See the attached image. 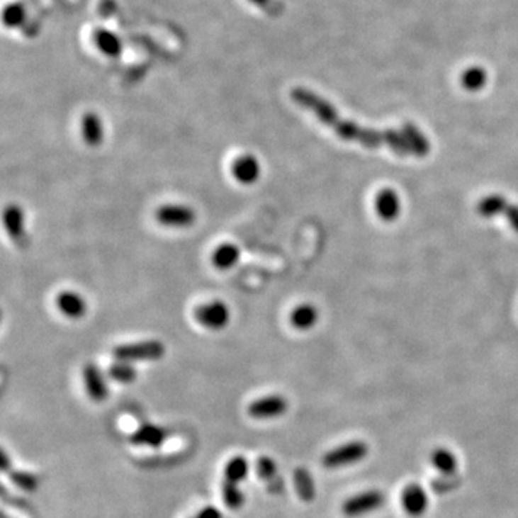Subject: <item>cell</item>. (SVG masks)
I'll use <instances>...</instances> for the list:
<instances>
[{"instance_id": "28", "label": "cell", "mask_w": 518, "mask_h": 518, "mask_svg": "<svg viewBox=\"0 0 518 518\" xmlns=\"http://www.w3.org/2000/svg\"><path fill=\"white\" fill-rule=\"evenodd\" d=\"M461 82L463 85V88L469 89V91H478L481 89L485 82H487V74L483 68H469L468 71H465L461 77Z\"/></svg>"}, {"instance_id": "13", "label": "cell", "mask_w": 518, "mask_h": 518, "mask_svg": "<svg viewBox=\"0 0 518 518\" xmlns=\"http://www.w3.org/2000/svg\"><path fill=\"white\" fill-rule=\"evenodd\" d=\"M232 174L242 184H252L261 176V164L252 154H244L232 164Z\"/></svg>"}, {"instance_id": "12", "label": "cell", "mask_w": 518, "mask_h": 518, "mask_svg": "<svg viewBox=\"0 0 518 518\" xmlns=\"http://www.w3.org/2000/svg\"><path fill=\"white\" fill-rule=\"evenodd\" d=\"M4 223L12 241L25 248L28 245V233L25 227V213L18 205H9L4 213Z\"/></svg>"}, {"instance_id": "5", "label": "cell", "mask_w": 518, "mask_h": 518, "mask_svg": "<svg viewBox=\"0 0 518 518\" xmlns=\"http://www.w3.org/2000/svg\"><path fill=\"white\" fill-rule=\"evenodd\" d=\"M248 415L257 420L276 419L288 410V402L281 395H269L249 403Z\"/></svg>"}, {"instance_id": "31", "label": "cell", "mask_w": 518, "mask_h": 518, "mask_svg": "<svg viewBox=\"0 0 518 518\" xmlns=\"http://www.w3.org/2000/svg\"><path fill=\"white\" fill-rule=\"evenodd\" d=\"M504 216L507 218V220L511 225V227L514 229V232L518 233V206L509 203L505 213H504Z\"/></svg>"}, {"instance_id": "20", "label": "cell", "mask_w": 518, "mask_h": 518, "mask_svg": "<svg viewBox=\"0 0 518 518\" xmlns=\"http://www.w3.org/2000/svg\"><path fill=\"white\" fill-rule=\"evenodd\" d=\"M431 463L445 477H452L458 471V459L448 448H437L431 454Z\"/></svg>"}, {"instance_id": "25", "label": "cell", "mask_w": 518, "mask_h": 518, "mask_svg": "<svg viewBox=\"0 0 518 518\" xmlns=\"http://www.w3.org/2000/svg\"><path fill=\"white\" fill-rule=\"evenodd\" d=\"M220 491H222L223 502L229 509L238 511L245 504V494L241 490L240 484H233V483L223 480L222 485H220Z\"/></svg>"}, {"instance_id": "27", "label": "cell", "mask_w": 518, "mask_h": 518, "mask_svg": "<svg viewBox=\"0 0 518 518\" xmlns=\"http://www.w3.org/2000/svg\"><path fill=\"white\" fill-rule=\"evenodd\" d=\"M11 481L13 485H16L19 490L25 491V492H33L38 490L39 487V480L35 474L28 473V471H21V469H11L8 473Z\"/></svg>"}, {"instance_id": "26", "label": "cell", "mask_w": 518, "mask_h": 518, "mask_svg": "<svg viewBox=\"0 0 518 518\" xmlns=\"http://www.w3.org/2000/svg\"><path fill=\"white\" fill-rule=\"evenodd\" d=\"M110 378L121 385H131L137 379V370L131 366V363L116 361L108 368Z\"/></svg>"}, {"instance_id": "6", "label": "cell", "mask_w": 518, "mask_h": 518, "mask_svg": "<svg viewBox=\"0 0 518 518\" xmlns=\"http://www.w3.org/2000/svg\"><path fill=\"white\" fill-rule=\"evenodd\" d=\"M195 317L198 322L208 330H222L227 325L230 318V311L227 305L222 301H212L203 304L195 310Z\"/></svg>"}, {"instance_id": "19", "label": "cell", "mask_w": 518, "mask_h": 518, "mask_svg": "<svg viewBox=\"0 0 518 518\" xmlns=\"http://www.w3.org/2000/svg\"><path fill=\"white\" fill-rule=\"evenodd\" d=\"M249 474V462L245 456L237 455L230 458L223 469V480L233 483V484H241L247 480Z\"/></svg>"}, {"instance_id": "11", "label": "cell", "mask_w": 518, "mask_h": 518, "mask_svg": "<svg viewBox=\"0 0 518 518\" xmlns=\"http://www.w3.org/2000/svg\"><path fill=\"white\" fill-rule=\"evenodd\" d=\"M257 474L266 484V488L271 494L279 495L284 492V480L279 475L278 465L271 456L262 455L257 459Z\"/></svg>"}, {"instance_id": "1", "label": "cell", "mask_w": 518, "mask_h": 518, "mask_svg": "<svg viewBox=\"0 0 518 518\" xmlns=\"http://www.w3.org/2000/svg\"><path fill=\"white\" fill-rule=\"evenodd\" d=\"M291 100L301 108L310 111L315 116L318 121L332 128L342 140L354 141L368 149H378L382 146H388L398 156H409L412 154L410 146L407 145L406 138L402 133L395 130H373L364 128L353 121L344 120L340 117L336 107L328 103L325 98L320 97L314 91H310L303 86H295L291 91Z\"/></svg>"}, {"instance_id": "23", "label": "cell", "mask_w": 518, "mask_h": 518, "mask_svg": "<svg viewBox=\"0 0 518 518\" xmlns=\"http://www.w3.org/2000/svg\"><path fill=\"white\" fill-rule=\"evenodd\" d=\"M318 320V311L311 304L298 305L291 314V324L298 330H310Z\"/></svg>"}, {"instance_id": "2", "label": "cell", "mask_w": 518, "mask_h": 518, "mask_svg": "<svg viewBox=\"0 0 518 518\" xmlns=\"http://www.w3.org/2000/svg\"><path fill=\"white\" fill-rule=\"evenodd\" d=\"M370 452V448L363 441H351L327 451L321 456V465L327 469H339L361 462Z\"/></svg>"}, {"instance_id": "30", "label": "cell", "mask_w": 518, "mask_h": 518, "mask_svg": "<svg viewBox=\"0 0 518 518\" xmlns=\"http://www.w3.org/2000/svg\"><path fill=\"white\" fill-rule=\"evenodd\" d=\"M251 2L271 15H278L282 9V6L276 2V0H251Z\"/></svg>"}, {"instance_id": "33", "label": "cell", "mask_w": 518, "mask_h": 518, "mask_svg": "<svg viewBox=\"0 0 518 518\" xmlns=\"http://www.w3.org/2000/svg\"><path fill=\"white\" fill-rule=\"evenodd\" d=\"M0 466H2V471H4L5 474H8L9 471L13 468V466H12V461L9 459L8 452H6L5 449L2 451V461H0Z\"/></svg>"}, {"instance_id": "15", "label": "cell", "mask_w": 518, "mask_h": 518, "mask_svg": "<svg viewBox=\"0 0 518 518\" xmlns=\"http://www.w3.org/2000/svg\"><path fill=\"white\" fill-rule=\"evenodd\" d=\"M374 206L378 215L386 222H393L400 213V201L398 198V193L392 189H385L379 192L378 196H376Z\"/></svg>"}, {"instance_id": "17", "label": "cell", "mask_w": 518, "mask_h": 518, "mask_svg": "<svg viewBox=\"0 0 518 518\" xmlns=\"http://www.w3.org/2000/svg\"><path fill=\"white\" fill-rule=\"evenodd\" d=\"M82 137L91 147H98L104 141V128L96 113H86L82 118Z\"/></svg>"}, {"instance_id": "10", "label": "cell", "mask_w": 518, "mask_h": 518, "mask_svg": "<svg viewBox=\"0 0 518 518\" xmlns=\"http://www.w3.org/2000/svg\"><path fill=\"white\" fill-rule=\"evenodd\" d=\"M169 439V431L154 423H145L138 427L130 437V444L134 446L160 448Z\"/></svg>"}, {"instance_id": "14", "label": "cell", "mask_w": 518, "mask_h": 518, "mask_svg": "<svg viewBox=\"0 0 518 518\" xmlns=\"http://www.w3.org/2000/svg\"><path fill=\"white\" fill-rule=\"evenodd\" d=\"M57 307L60 311L71 318V320H79L86 314V303L82 295L74 291H64L57 297Z\"/></svg>"}, {"instance_id": "3", "label": "cell", "mask_w": 518, "mask_h": 518, "mask_svg": "<svg viewBox=\"0 0 518 518\" xmlns=\"http://www.w3.org/2000/svg\"><path fill=\"white\" fill-rule=\"evenodd\" d=\"M166 353V347L159 340H145L138 343L121 344L113 350V357L117 361L135 363V361H157L162 360Z\"/></svg>"}, {"instance_id": "9", "label": "cell", "mask_w": 518, "mask_h": 518, "mask_svg": "<svg viewBox=\"0 0 518 518\" xmlns=\"http://www.w3.org/2000/svg\"><path fill=\"white\" fill-rule=\"evenodd\" d=\"M82 376H84L85 390H86V395L89 396V399L97 403L104 402L108 398L110 390H108L107 381L103 376L101 370L96 364L88 363L84 367Z\"/></svg>"}, {"instance_id": "21", "label": "cell", "mask_w": 518, "mask_h": 518, "mask_svg": "<svg viewBox=\"0 0 518 518\" xmlns=\"http://www.w3.org/2000/svg\"><path fill=\"white\" fill-rule=\"evenodd\" d=\"M241 258V251L237 245L233 244H223L218 247L212 255V262L218 269H230L237 265Z\"/></svg>"}, {"instance_id": "24", "label": "cell", "mask_w": 518, "mask_h": 518, "mask_svg": "<svg viewBox=\"0 0 518 518\" xmlns=\"http://www.w3.org/2000/svg\"><path fill=\"white\" fill-rule=\"evenodd\" d=\"M509 202L501 195H490L480 201L477 212L483 218H494L497 215H504Z\"/></svg>"}, {"instance_id": "22", "label": "cell", "mask_w": 518, "mask_h": 518, "mask_svg": "<svg viewBox=\"0 0 518 518\" xmlns=\"http://www.w3.org/2000/svg\"><path fill=\"white\" fill-rule=\"evenodd\" d=\"M94 42H96L97 48L108 57H118L121 54L123 50L121 40L117 35H114L110 30L97 29L94 32Z\"/></svg>"}, {"instance_id": "32", "label": "cell", "mask_w": 518, "mask_h": 518, "mask_svg": "<svg viewBox=\"0 0 518 518\" xmlns=\"http://www.w3.org/2000/svg\"><path fill=\"white\" fill-rule=\"evenodd\" d=\"M191 518H223V514L219 508L213 507V505H208L205 508H202L198 514H195Z\"/></svg>"}, {"instance_id": "7", "label": "cell", "mask_w": 518, "mask_h": 518, "mask_svg": "<svg viewBox=\"0 0 518 518\" xmlns=\"http://www.w3.org/2000/svg\"><path fill=\"white\" fill-rule=\"evenodd\" d=\"M156 219L167 227H189L196 222V212L184 205H164L156 212Z\"/></svg>"}, {"instance_id": "16", "label": "cell", "mask_w": 518, "mask_h": 518, "mask_svg": "<svg viewBox=\"0 0 518 518\" xmlns=\"http://www.w3.org/2000/svg\"><path fill=\"white\" fill-rule=\"evenodd\" d=\"M293 483H294L295 492L301 501L313 502L315 500V497H317L315 481L307 468L298 466L294 469Z\"/></svg>"}, {"instance_id": "29", "label": "cell", "mask_w": 518, "mask_h": 518, "mask_svg": "<svg viewBox=\"0 0 518 518\" xmlns=\"http://www.w3.org/2000/svg\"><path fill=\"white\" fill-rule=\"evenodd\" d=\"M25 21V8L21 4H12L5 8L4 22L9 28H16Z\"/></svg>"}, {"instance_id": "18", "label": "cell", "mask_w": 518, "mask_h": 518, "mask_svg": "<svg viewBox=\"0 0 518 518\" xmlns=\"http://www.w3.org/2000/svg\"><path fill=\"white\" fill-rule=\"evenodd\" d=\"M403 137L406 138L407 145L410 146V150H412V154L413 156H417V157H425L429 154L431 152V145H429V140L423 135L419 128L413 124H405L402 127V131Z\"/></svg>"}, {"instance_id": "4", "label": "cell", "mask_w": 518, "mask_h": 518, "mask_svg": "<svg viewBox=\"0 0 518 518\" xmlns=\"http://www.w3.org/2000/svg\"><path fill=\"white\" fill-rule=\"evenodd\" d=\"M385 504H386L385 492L379 490H368L347 498L342 504V512L347 518H359L381 509Z\"/></svg>"}, {"instance_id": "8", "label": "cell", "mask_w": 518, "mask_h": 518, "mask_svg": "<svg viewBox=\"0 0 518 518\" xmlns=\"http://www.w3.org/2000/svg\"><path fill=\"white\" fill-rule=\"evenodd\" d=\"M400 504L409 517L419 518L428 511L429 497L420 485L409 484L400 494Z\"/></svg>"}]
</instances>
